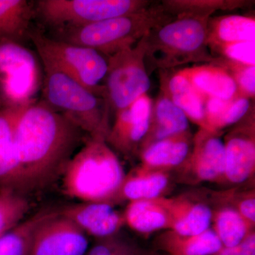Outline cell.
Wrapping results in <instances>:
<instances>
[{"label": "cell", "mask_w": 255, "mask_h": 255, "mask_svg": "<svg viewBox=\"0 0 255 255\" xmlns=\"http://www.w3.org/2000/svg\"><path fill=\"white\" fill-rule=\"evenodd\" d=\"M136 255H155L151 254V253H139V252H137Z\"/></svg>", "instance_id": "8d00e7d4"}, {"label": "cell", "mask_w": 255, "mask_h": 255, "mask_svg": "<svg viewBox=\"0 0 255 255\" xmlns=\"http://www.w3.org/2000/svg\"><path fill=\"white\" fill-rule=\"evenodd\" d=\"M152 104L142 95L130 107L117 112V119L106 141L123 152H128L141 141L150 127Z\"/></svg>", "instance_id": "7c38bea8"}, {"label": "cell", "mask_w": 255, "mask_h": 255, "mask_svg": "<svg viewBox=\"0 0 255 255\" xmlns=\"http://www.w3.org/2000/svg\"><path fill=\"white\" fill-rule=\"evenodd\" d=\"M214 255H255V235L251 231L240 244L232 248L223 247Z\"/></svg>", "instance_id": "1f68e13d"}, {"label": "cell", "mask_w": 255, "mask_h": 255, "mask_svg": "<svg viewBox=\"0 0 255 255\" xmlns=\"http://www.w3.org/2000/svg\"><path fill=\"white\" fill-rule=\"evenodd\" d=\"M31 204L25 194L11 189L0 190V237L24 219Z\"/></svg>", "instance_id": "4316f807"}, {"label": "cell", "mask_w": 255, "mask_h": 255, "mask_svg": "<svg viewBox=\"0 0 255 255\" xmlns=\"http://www.w3.org/2000/svg\"><path fill=\"white\" fill-rule=\"evenodd\" d=\"M184 75L199 93L209 97L231 101L237 92L236 80L220 69L196 68Z\"/></svg>", "instance_id": "44dd1931"}, {"label": "cell", "mask_w": 255, "mask_h": 255, "mask_svg": "<svg viewBox=\"0 0 255 255\" xmlns=\"http://www.w3.org/2000/svg\"><path fill=\"white\" fill-rule=\"evenodd\" d=\"M156 140L184 135L189 128V119L168 97H162L155 107Z\"/></svg>", "instance_id": "d4e9b609"}, {"label": "cell", "mask_w": 255, "mask_h": 255, "mask_svg": "<svg viewBox=\"0 0 255 255\" xmlns=\"http://www.w3.org/2000/svg\"><path fill=\"white\" fill-rule=\"evenodd\" d=\"M159 247L169 255H214L223 248L214 229L191 237H181L172 232L162 236Z\"/></svg>", "instance_id": "ffe728a7"}, {"label": "cell", "mask_w": 255, "mask_h": 255, "mask_svg": "<svg viewBox=\"0 0 255 255\" xmlns=\"http://www.w3.org/2000/svg\"><path fill=\"white\" fill-rule=\"evenodd\" d=\"M151 43H144L146 50L160 53L162 65H173L197 60L204 55L207 41V26L201 18L187 17L157 28Z\"/></svg>", "instance_id": "9c48e42d"}, {"label": "cell", "mask_w": 255, "mask_h": 255, "mask_svg": "<svg viewBox=\"0 0 255 255\" xmlns=\"http://www.w3.org/2000/svg\"><path fill=\"white\" fill-rule=\"evenodd\" d=\"M124 218L129 227L142 234L170 228V217L162 199L131 201Z\"/></svg>", "instance_id": "ac0fdd59"}, {"label": "cell", "mask_w": 255, "mask_h": 255, "mask_svg": "<svg viewBox=\"0 0 255 255\" xmlns=\"http://www.w3.org/2000/svg\"><path fill=\"white\" fill-rule=\"evenodd\" d=\"M35 17L52 31L80 27L145 9L146 3L135 0H38Z\"/></svg>", "instance_id": "8992f818"}, {"label": "cell", "mask_w": 255, "mask_h": 255, "mask_svg": "<svg viewBox=\"0 0 255 255\" xmlns=\"http://www.w3.org/2000/svg\"><path fill=\"white\" fill-rule=\"evenodd\" d=\"M162 199L168 211L170 228L174 234L181 237H191L205 232L210 228L213 213L206 204Z\"/></svg>", "instance_id": "5bb4252c"}, {"label": "cell", "mask_w": 255, "mask_h": 255, "mask_svg": "<svg viewBox=\"0 0 255 255\" xmlns=\"http://www.w3.org/2000/svg\"><path fill=\"white\" fill-rule=\"evenodd\" d=\"M43 100L93 140H107L110 132L107 100L52 65L42 63Z\"/></svg>", "instance_id": "3957f363"}, {"label": "cell", "mask_w": 255, "mask_h": 255, "mask_svg": "<svg viewBox=\"0 0 255 255\" xmlns=\"http://www.w3.org/2000/svg\"><path fill=\"white\" fill-rule=\"evenodd\" d=\"M38 60L24 44L0 40V93L7 107L36 102L43 82Z\"/></svg>", "instance_id": "52a82bcc"}, {"label": "cell", "mask_w": 255, "mask_h": 255, "mask_svg": "<svg viewBox=\"0 0 255 255\" xmlns=\"http://www.w3.org/2000/svg\"><path fill=\"white\" fill-rule=\"evenodd\" d=\"M249 108L250 102L246 97H241L231 101L227 110L218 122L216 130L237 123L246 115Z\"/></svg>", "instance_id": "f546056e"}, {"label": "cell", "mask_w": 255, "mask_h": 255, "mask_svg": "<svg viewBox=\"0 0 255 255\" xmlns=\"http://www.w3.org/2000/svg\"><path fill=\"white\" fill-rule=\"evenodd\" d=\"M105 241L97 243L85 255H122L128 248L120 242L114 241L111 238H105Z\"/></svg>", "instance_id": "4dcf8cb0"}, {"label": "cell", "mask_w": 255, "mask_h": 255, "mask_svg": "<svg viewBox=\"0 0 255 255\" xmlns=\"http://www.w3.org/2000/svg\"><path fill=\"white\" fill-rule=\"evenodd\" d=\"M58 212V210H40L5 233L0 237V255H27L36 228Z\"/></svg>", "instance_id": "603a6c76"}, {"label": "cell", "mask_w": 255, "mask_h": 255, "mask_svg": "<svg viewBox=\"0 0 255 255\" xmlns=\"http://www.w3.org/2000/svg\"><path fill=\"white\" fill-rule=\"evenodd\" d=\"M29 105L0 111V190L11 189L25 195L30 191L16 156L14 135L18 119Z\"/></svg>", "instance_id": "8fae6325"}, {"label": "cell", "mask_w": 255, "mask_h": 255, "mask_svg": "<svg viewBox=\"0 0 255 255\" xmlns=\"http://www.w3.org/2000/svg\"><path fill=\"white\" fill-rule=\"evenodd\" d=\"M225 54L228 58L246 66L255 65V41H243L225 46Z\"/></svg>", "instance_id": "f1b7e54d"}, {"label": "cell", "mask_w": 255, "mask_h": 255, "mask_svg": "<svg viewBox=\"0 0 255 255\" xmlns=\"http://www.w3.org/2000/svg\"><path fill=\"white\" fill-rule=\"evenodd\" d=\"M252 226L237 210L224 208L216 215L214 230L223 247L232 248L240 244L249 235Z\"/></svg>", "instance_id": "484cf974"}, {"label": "cell", "mask_w": 255, "mask_h": 255, "mask_svg": "<svg viewBox=\"0 0 255 255\" xmlns=\"http://www.w3.org/2000/svg\"><path fill=\"white\" fill-rule=\"evenodd\" d=\"M237 211L243 219L248 221L252 226H254L255 222V196H249V197L243 199L238 204Z\"/></svg>", "instance_id": "836d02e7"}, {"label": "cell", "mask_w": 255, "mask_h": 255, "mask_svg": "<svg viewBox=\"0 0 255 255\" xmlns=\"http://www.w3.org/2000/svg\"><path fill=\"white\" fill-rule=\"evenodd\" d=\"M168 90L174 105L186 114L188 118L206 128L204 104L201 94L191 85L183 73L174 75L169 80Z\"/></svg>", "instance_id": "cb8c5ba5"}, {"label": "cell", "mask_w": 255, "mask_h": 255, "mask_svg": "<svg viewBox=\"0 0 255 255\" xmlns=\"http://www.w3.org/2000/svg\"><path fill=\"white\" fill-rule=\"evenodd\" d=\"M88 246L86 234L58 210L36 228L27 255H85Z\"/></svg>", "instance_id": "30bf717a"}, {"label": "cell", "mask_w": 255, "mask_h": 255, "mask_svg": "<svg viewBox=\"0 0 255 255\" xmlns=\"http://www.w3.org/2000/svg\"><path fill=\"white\" fill-rule=\"evenodd\" d=\"M29 40L42 63L55 67L92 93L105 99V86L100 85L108 71V60L105 55L92 48L47 36L39 28H33Z\"/></svg>", "instance_id": "5b68a950"}, {"label": "cell", "mask_w": 255, "mask_h": 255, "mask_svg": "<svg viewBox=\"0 0 255 255\" xmlns=\"http://www.w3.org/2000/svg\"><path fill=\"white\" fill-rule=\"evenodd\" d=\"M218 38L226 44L255 41V21L242 16H229L220 20L216 28Z\"/></svg>", "instance_id": "83f0119b"}, {"label": "cell", "mask_w": 255, "mask_h": 255, "mask_svg": "<svg viewBox=\"0 0 255 255\" xmlns=\"http://www.w3.org/2000/svg\"><path fill=\"white\" fill-rule=\"evenodd\" d=\"M27 0H0V40L23 44L29 39L35 18L34 3Z\"/></svg>", "instance_id": "2e32d148"}, {"label": "cell", "mask_w": 255, "mask_h": 255, "mask_svg": "<svg viewBox=\"0 0 255 255\" xmlns=\"http://www.w3.org/2000/svg\"><path fill=\"white\" fill-rule=\"evenodd\" d=\"M226 166L225 178L233 184H241L254 173L255 145L254 139L246 135H236L225 144Z\"/></svg>", "instance_id": "e0dca14e"}, {"label": "cell", "mask_w": 255, "mask_h": 255, "mask_svg": "<svg viewBox=\"0 0 255 255\" xmlns=\"http://www.w3.org/2000/svg\"><path fill=\"white\" fill-rule=\"evenodd\" d=\"M85 234L99 239L112 238L124 224V216L110 203L81 202L59 209Z\"/></svg>", "instance_id": "4fadbf2b"}, {"label": "cell", "mask_w": 255, "mask_h": 255, "mask_svg": "<svg viewBox=\"0 0 255 255\" xmlns=\"http://www.w3.org/2000/svg\"><path fill=\"white\" fill-rule=\"evenodd\" d=\"M144 38L136 46L122 50L107 58L105 100L116 112L125 110L145 95L150 80L143 64Z\"/></svg>", "instance_id": "ba28073f"}, {"label": "cell", "mask_w": 255, "mask_h": 255, "mask_svg": "<svg viewBox=\"0 0 255 255\" xmlns=\"http://www.w3.org/2000/svg\"><path fill=\"white\" fill-rule=\"evenodd\" d=\"M189 151L190 144L184 135L157 140L142 153L144 170L177 167L187 159Z\"/></svg>", "instance_id": "d6986e66"}, {"label": "cell", "mask_w": 255, "mask_h": 255, "mask_svg": "<svg viewBox=\"0 0 255 255\" xmlns=\"http://www.w3.org/2000/svg\"><path fill=\"white\" fill-rule=\"evenodd\" d=\"M238 82L240 87L246 94L255 95V65L246 66L238 74Z\"/></svg>", "instance_id": "d6a6232c"}, {"label": "cell", "mask_w": 255, "mask_h": 255, "mask_svg": "<svg viewBox=\"0 0 255 255\" xmlns=\"http://www.w3.org/2000/svg\"><path fill=\"white\" fill-rule=\"evenodd\" d=\"M125 177L120 161L106 141L88 137L61 177L69 197L82 202L108 203L118 196Z\"/></svg>", "instance_id": "7a4b0ae2"}, {"label": "cell", "mask_w": 255, "mask_h": 255, "mask_svg": "<svg viewBox=\"0 0 255 255\" xmlns=\"http://www.w3.org/2000/svg\"><path fill=\"white\" fill-rule=\"evenodd\" d=\"M137 252L138 251H135V249H132V248L128 247L122 255H136Z\"/></svg>", "instance_id": "e575fe53"}, {"label": "cell", "mask_w": 255, "mask_h": 255, "mask_svg": "<svg viewBox=\"0 0 255 255\" xmlns=\"http://www.w3.org/2000/svg\"><path fill=\"white\" fill-rule=\"evenodd\" d=\"M226 147L219 136L207 133L199 137L191 168L198 179L214 182L225 177Z\"/></svg>", "instance_id": "9a60e30c"}, {"label": "cell", "mask_w": 255, "mask_h": 255, "mask_svg": "<svg viewBox=\"0 0 255 255\" xmlns=\"http://www.w3.org/2000/svg\"><path fill=\"white\" fill-rule=\"evenodd\" d=\"M6 107H7V106H6V103H5L4 98H3L2 96H1V93H0V111Z\"/></svg>", "instance_id": "d590c367"}, {"label": "cell", "mask_w": 255, "mask_h": 255, "mask_svg": "<svg viewBox=\"0 0 255 255\" xmlns=\"http://www.w3.org/2000/svg\"><path fill=\"white\" fill-rule=\"evenodd\" d=\"M85 135L43 100L28 106L16 123L14 142L30 192L46 189L62 177L78 147L86 141Z\"/></svg>", "instance_id": "6da1fadb"}, {"label": "cell", "mask_w": 255, "mask_h": 255, "mask_svg": "<svg viewBox=\"0 0 255 255\" xmlns=\"http://www.w3.org/2000/svg\"><path fill=\"white\" fill-rule=\"evenodd\" d=\"M159 20L157 13L145 9L80 27L54 30L53 36H49L92 48L109 58L141 41L157 26Z\"/></svg>", "instance_id": "277c9868"}, {"label": "cell", "mask_w": 255, "mask_h": 255, "mask_svg": "<svg viewBox=\"0 0 255 255\" xmlns=\"http://www.w3.org/2000/svg\"><path fill=\"white\" fill-rule=\"evenodd\" d=\"M168 183V177L162 171L142 169L135 175L125 177L118 196L131 201L158 199Z\"/></svg>", "instance_id": "7402d4cb"}]
</instances>
